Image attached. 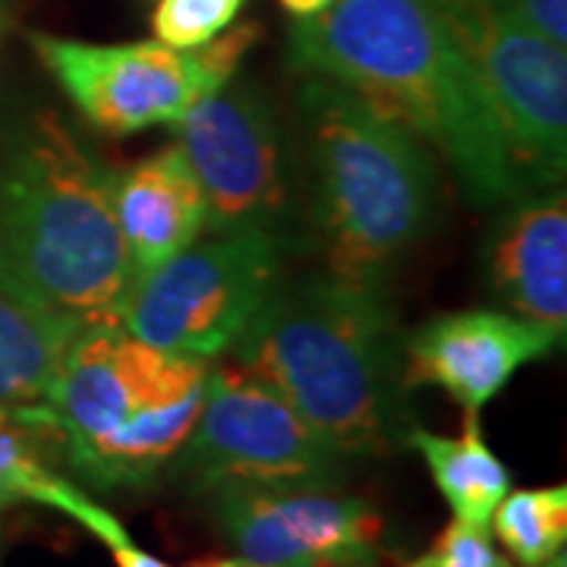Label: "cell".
<instances>
[{
  "mask_svg": "<svg viewBox=\"0 0 567 567\" xmlns=\"http://www.w3.org/2000/svg\"><path fill=\"white\" fill-rule=\"evenodd\" d=\"M205 196V230L284 234L293 196V142L252 80L224 82L174 123Z\"/></svg>",
  "mask_w": 567,
  "mask_h": 567,
  "instance_id": "10",
  "label": "cell"
},
{
  "mask_svg": "<svg viewBox=\"0 0 567 567\" xmlns=\"http://www.w3.org/2000/svg\"><path fill=\"white\" fill-rule=\"evenodd\" d=\"M529 186L567 167V54L502 0H435Z\"/></svg>",
  "mask_w": 567,
  "mask_h": 567,
  "instance_id": "9",
  "label": "cell"
},
{
  "mask_svg": "<svg viewBox=\"0 0 567 567\" xmlns=\"http://www.w3.org/2000/svg\"><path fill=\"white\" fill-rule=\"evenodd\" d=\"M256 39V22L227 29L203 44V51H177L162 41L95 44L29 32L32 51L58 80L63 95L107 136H133L148 126H174L193 104L237 76Z\"/></svg>",
  "mask_w": 567,
  "mask_h": 567,
  "instance_id": "6",
  "label": "cell"
},
{
  "mask_svg": "<svg viewBox=\"0 0 567 567\" xmlns=\"http://www.w3.org/2000/svg\"><path fill=\"white\" fill-rule=\"evenodd\" d=\"M401 567H517L488 539L486 529L451 520L420 558Z\"/></svg>",
  "mask_w": 567,
  "mask_h": 567,
  "instance_id": "21",
  "label": "cell"
},
{
  "mask_svg": "<svg viewBox=\"0 0 567 567\" xmlns=\"http://www.w3.org/2000/svg\"><path fill=\"white\" fill-rule=\"evenodd\" d=\"M536 32H543L555 44H567V0H502Z\"/></svg>",
  "mask_w": 567,
  "mask_h": 567,
  "instance_id": "22",
  "label": "cell"
},
{
  "mask_svg": "<svg viewBox=\"0 0 567 567\" xmlns=\"http://www.w3.org/2000/svg\"><path fill=\"white\" fill-rule=\"evenodd\" d=\"M244 7L246 0H158L152 29L167 48L196 51L227 32Z\"/></svg>",
  "mask_w": 567,
  "mask_h": 567,
  "instance_id": "19",
  "label": "cell"
},
{
  "mask_svg": "<svg viewBox=\"0 0 567 567\" xmlns=\"http://www.w3.org/2000/svg\"><path fill=\"white\" fill-rule=\"evenodd\" d=\"M287 63L365 95L445 158L480 208L527 193L502 123L435 0H331L293 22Z\"/></svg>",
  "mask_w": 567,
  "mask_h": 567,
  "instance_id": "1",
  "label": "cell"
},
{
  "mask_svg": "<svg viewBox=\"0 0 567 567\" xmlns=\"http://www.w3.org/2000/svg\"><path fill=\"white\" fill-rule=\"evenodd\" d=\"M297 114L328 271L382 287L439 215V164L406 123L341 82L306 76Z\"/></svg>",
  "mask_w": 567,
  "mask_h": 567,
  "instance_id": "4",
  "label": "cell"
},
{
  "mask_svg": "<svg viewBox=\"0 0 567 567\" xmlns=\"http://www.w3.org/2000/svg\"><path fill=\"white\" fill-rule=\"evenodd\" d=\"M80 328L0 293V406L41 401Z\"/></svg>",
  "mask_w": 567,
  "mask_h": 567,
  "instance_id": "16",
  "label": "cell"
},
{
  "mask_svg": "<svg viewBox=\"0 0 567 567\" xmlns=\"http://www.w3.org/2000/svg\"><path fill=\"white\" fill-rule=\"evenodd\" d=\"M230 353L344 461L391 454L410 432L404 338L375 284L334 271L278 281Z\"/></svg>",
  "mask_w": 567,
  "mask_h": 567,
  "instance_id": "2",
  "label": "cell"
},
{
  "mask_svg": "<svg viewBox=\"0 0 567 567\" xmlns=\"http://www.w3.org/2000/svg\"><path fill=\"white\" fill-rule=\"evenodd\" d=\"M483 271L507 312L567 331V203L565 189L517 196L488 227Z\"/></svg>",
  "mask_w": 567,
  "mask_h": 567,
  "instance_id": "13",
  "label": "cell"
},
{
  "mask_svg": "<svg viewBox=\"0 0 567 567\" xmlns=\"http://www.w3.org/2000/svg\"><path fill=\"white\" fill-rule=\"evenodd\" d=\"M114 221L133 284L181 256L205 230V196L181 145L114 171Z\"/></svg>",
  "mask_w": 567,
  "mask_h": 567,
  "instance_id": "14",
  "label": "cell"
},
{
  "mask_svg": "<svg viewBox=\"0 0 567 567\" xmlns=\"http://www.w3.org/2000/svg\"><path fill=\"white\" fill-rule=\"evenodd\" d=\"M212 514L234 551L265 567H379L382 514L338 486H224Z\"/></svg>",
  "mask_w": 567,
  "mask_h": 567,
  "instance_id": "11",
  "label": "cell"
},
{
  "mask_svg": "<svg viewBox=\"0 0 567 567\" xmlns=\"http://www.w3.org/2000/svg\"><path fill=\"white\" fill-rule=\"evenodd\" d=\"M54 457H61L58 432L39 401L0 406V511L25 502L58 507L73 480L54 466Z\"/></svg>",
  "mask_w": 567,
  "mask_h": 567,
  "instance_id": "17",
  "label": "cell"
},
{
  "mask_svg": "<svg viewBox=\"0 0 567 567\" xmlns=\"http://www.w3.org/2000/svg\"><path fill=\"white\" fill-rule=\"evenodd\" d=\"M189 567H265V565H252V561H246L240 555H234V558H199V561H193Z\"/></svg>",
  "mask_w": 567,
  "mask_h": 567,
  "instance_id": "24",
  "label": "cell"
},
{
  "mask_svg": "<svg viewBox=\"0 0 567 567\" xmlns=\"http://www.w3.org/2000/svg\"><path fill=\"white\" fill-rule=\"evenodd\" d=\"M133 275L114 167L54 107L0 123V293L80 324H121Z\"/></svg>",
  "mask_w": 567,
  "mask_h": 567,
  "instance_id": "3",
  "label": "cell"
},
{
  "mask_svg": "<svg viewBox=\"0 0 567 567\" xmlns=\"http://www.w3.org/2000/svg\"><path fill=\"white\" fill-rule=\"evenodd\" d=\"M278 3H281L284 10H287L293 20H306V17H316V13H322L331 0H278Z\"/></svg>",
  "mask_w": 567,
  "mask_h": 567,
  "instance_id": "23",
  "label": "cell"
},
{
  "mask_svg": "<svg viewBox=\"0 0 567 567\" xmlns=\"http://www.w3.org/2000/svg\"><path fill=\"white\" fill-rule=\"evenodd\" d=\"M404 442L425 461L454 520L488 529L495 507L511 492V473L486 445L480 416H466L461 435H439L410 425Z\"/></svg>",
  "mask_w": 567,
  "mask_h": 567,
  "instance_id": "15",
  "label": "cell"
},
{
  "mask_svg": "<svg viewBox=\"0 0 567 567\" xmlns=\"http://www.w3.org/2000/svg\"><path fill=\"white\" fill-rule=\"evenodd\" d=\"M565 344L546 324L507 309H461L420 324L404 344V385L439 388L466 416L498 398L529 363Z\"/></svg>",
  "mask_w": 567,
  "mask_h": 567,
  "instance_id": "12",
  "label": "cell"
},
{
  "mask_svg": "<svg viewBox=\"0 0 567 567\" xmlns=\"http://www.w3.org/2000/svg\"><path fill=\"white\" fill-rule=\"evenodd\" d=\"M495 539L517 567H565L567 488H517L495 507Z\"/></svg>",
  "mask_w": 567,
  "mask_h": 567,
  "instance_id": "18",
  "label": "cell"
},
{
  "mask_svg": "<svg viewBox=\"0 0 567 567\" xmlns=\"http://www.w3.org/2000/svg\"><path fill=\"white\" fill-rule=\"evenodd\" d=\"M344 457L244 365L208 369L203 413L167 476L186 492L224 486H338Z\"/></svg>",
  "mask_w": 567,
  "mask_h": 567,
  "instance_id": "7",
  "label": "cell"
},
{
  "mask_svg": "<svg viewBox=\"0 0 567 567\" xmlns=\"http://www.w3.org/2000/svg\"><path fill=\"white\" fill-rule=\"evenodd\" d=\"M281 268V234H215L133 284L121 324L145 344L212 363L237 344Z\"/></svg>",
  "mask_w": 567,
  "mask_h": 567,
  "instance_id": "8",
  "label": "cell"
},
{
  "mask_svg": "<svg viewBox=\"0 0 567 567\" xmlns=\"http://www.w3.org/2000/svg\"><path fill=\"white\" fill-rule=\"evenodd\" d=\"M208 369L123 324H82L39 401L61 461L99 492L152 488L203 413Z\"/></svg>",
  "mask_w": 567,
  "mask_h": 567,
  "instance_id": "5",
  "label": "cell"
},
{
  "mask_svg": "<svg viewBox=\"0 0 567 567\" xmlns=\"http://www.w3.org/2000/svg\"><path fill=\"white\" fill-rule=\"evenodd\" d=\"M63 517H70V520H76L82 529H89L99 543H102L107 551H111V558H114V565L117 567H174L162 561L158 555H152V551H145V548L126 533L121 520L111 514V511H104L99 502H92L80 486H73L66 495H63V502L58 505Z\"/></svg>",
  "mask_w": 567,
  "mask_h": 567,
  "instance_id": "20",
  "label": "cell"
}]
</instances>
